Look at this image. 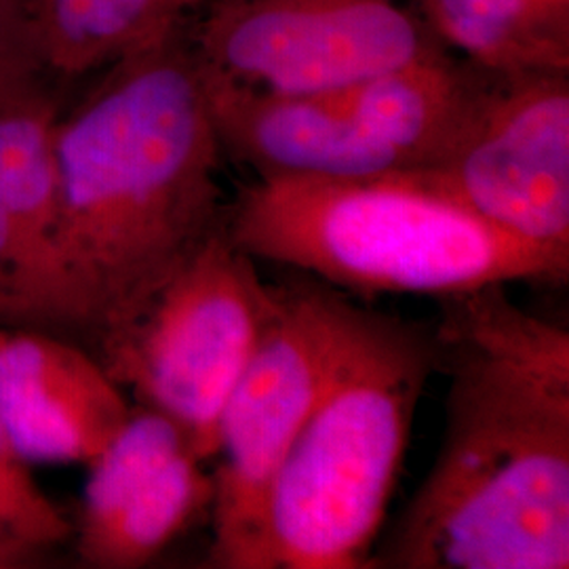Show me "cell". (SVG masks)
<instances>
[{
    "mask_svg": "<svg viewBox=\"0 0 569 569\" xmlns=\"http://www.w3.org/2000/svg\"><path fill=\"white\" fill-rule=\"evenodd\" d=\"M272 308L274 284L260 279L256 260L230 241L224 226L91 352L140 407L163 413L211 462L222 411Z\"/></svg>",
    "mask_w": 569,
    "mask_h": 569,
    "instance_id": "5",
    "label": "cell"
},
{
    "mask_svg": "<svg viewBox=\"0 0 569 569\" xmlns=\"http://www.w3.org/2000/svg\"><path fill=\"white\" fill-rule=\"evenodd\" d=\"M47 84L53 82L42 68L28 16L16 7L0 4V106Z\"/></svg>",
    "mask_w": 569,
    "mask_h": 569,
    "instance_id": "15",
    "label": "cell"
},
{
    "mask_svg": "<svg viewBox=\"0 0 569 569\" xmlns=\"http://www.w3.org/2000/svg\"><path fill=\"white\" fill-rule=\"evenodd\" d=\"M163 413L136 407L89 465L74 547L98 569L148 566L213 502V475Z\"/></svg>",
    "mask_w": 569,
    "mask_h": 569,
    "instance_id": "9",
    "label": "cell"
},
{
    "mask_svg": "<svg viewBox=\"0 0 569 569\" xmlns=\"http://www.w3.org/2000/svg\"><path fill=\"white\" fill-rule=\"evenodd\" d=\"M441 42L493 77L569 72V0H418Z\"/></svg>",
    "mask_w": 569,
    "mask_h": 569,
    "instance_id": "13",
    "label": "cell"
},
{
    "mask_svg": "<svg viewBox=\"0 0 569 569\" xmlns=\"http://www.w3.org/2000/svg\"><path fill=\"white\" fill-rule=\"evenodd\" d=\"M441 448L371 568H569V329L507 284L441 298Z\"/></svg>",
    "mask_w": 569,
    "mask_h": 569,
    "instance_id": "1",
    "label": "cell"
},
{
    "mask_svg": "<svg viewBox=\"0 0 569 569\" xmlns=\"http://www.w3.org/2000/svg\"><path fill=\"white\" fill-rule=\"evenodd\" d=\"M0 425V540L41 552L72 538L74 523L37 483Z\"/></svg>",
    "mask_w": 569,
    "mask_h": 569,
    "instance_id": "14",
    "label": "cell"
},
{
    "mask_svg": "<svg viewBox=\"0 0 569 569\" xmlns=\"http://www.w3.org/2000/svg\"><path fill=\"white\" fill-rule=\"evenodd\" d=\"M39 552L23 549L20 545L2 542L0 540V569L23 568L28 561H32Z\"/></svg>",
    "mask_w": 569,
    "mask_h": 569,
    "instance_id": "16",
    "label": "cell"
},
{
    "mask_svg": "<svg viewBox=\"0 0 569 569\" xmlns=\"http://www.w3.org/2000/svg\"><path fill=\"white\" fill-rule=\"evenodd\" d=\"M0 4L16 7V9H21V11L28 16V4H30V0H0Z\"/></svg>",
    "mask_w": 569,
    "mask_h": 569,
    "instance_id": "17",
    "label": "cell"
},
{
    "mask_svg": "<svg viewBox=\"0 0 569 569\" xmlns=\"http://www.w3.org/2000/svg\"><path fill=\"white\" fill-rule=\"evenodd\" d=\"M409 176L569 262V72L496 77L443 161Z\"/></svg>",
    "mask_w": 569,
    "mask_h": 569,
    "instance_id": "8",
    "label": "cell"
},
{
    "mask_svg": "<svg viewBox=\"0 0 569 569\" xmlns=\"http://www.w3.org/2000/svg\"><path fill=\"white\" fill-rule=\"evenodd\" d=\"M346 300L319 281L274 284V308L218 428L209 561L266 569L264 507L326 373Z\"/></svg>",
    "mask_w": 569,
    "mask_h": 569,
    "instance_id": "6",
    "label": "cell"
},
{
    "mask_svg": "<svg viewBox=\"0 0 569 569\" xmlns=\"http://www.w3.org/2000/svg\"><path fill=\"white\" fill-rule=\"evenodd\" d=\"M190 39L204 70L251 91L302 96L443 53L392 0H213Z\"/></svg>",
    "mask_w": 569,
    "mask_h": 569,
    "instance_id": "7",
    "label": "cell"
},
{
    "mask_svg": "<svg viewBox=\"0 0 569 569\" xmlns=\"http://www.w3.org/2000/svg\"><path fill=\"white\" fill-rule=\"evenodd\" d=\"M213 0H30L28 20L51 82L100 74L192 26Z\"/></svg>",
    "mask_w": 569,
    "mask_h": 569,
    "instance_id": "12",
    "label": "cell"
},
{
    "mask_svg": "<svg viewBox=\"0 0 569 569\" xmlns=\"http://www.w3.org/2000/svg\"><path fill=\"white\" fill-rule=\"evenodd\" d=\"M256 262L378 296L437 300L488 284L568 281L569 262L483 222L409 173L256 178L226 209Z\"/></svg>",
    "mask_w": 569,
    "mask_h": 569,
    "instance_id": "3",
    "label": "cell"
},
{
    "mask_svg": "<svg viewBox=\"0 0 569 569\" xmlns=\"http://www.w3.org/2000/svg\"><path fill=\"white\" fill-rule=\"evenodd\" d=\"M96 77L53 136L61 331L91 350L224 228L228 209L190 28Z\"/></svg>",
    "mask_w": 569,
    "mask_h": 569,
    "instance_id": "2",
    "label": "cell"
},
{
    "mask_svg": "<svg viewBox=\"0 0 569 569\" xmlns=\"http://www.w3.org/2000/svg\"><path fill=\"white\" fill-rule=\"evenodd\" d=\"M61 96L47 84L0 106V326L61 329Z\"/></svg>",
    "mask_w": 569,
    "mask_h": 569,
    "instance_id": "11",
    "label": "cell"
},
{
    "mask_svg": "<svg viewBox=\"0 0 569 569\" xmlns=\"http://www.w3.org/2000/svg\"><path fill=\"white\" fill-rule=\"evenodd\" d=\"M133 407L82 346L0 326V425L30 465H91Z\"/></svg>",
    "mask_w": 569,
    "mask_h": 569,
    "instance_id": "10",
    "label": "cell"
},
{
    "mask_svg": "<svg viewBox=\"0 0 569 569\" xmlns=\"http://www.w3.org/2000/svg\"><path fill=\"white\" fill-rule=\"evenodd\" d=\"M432 371V327L346 300L315 403L268 488L266 569L371 568Z\"/></svg>",
    "mask_w": 569,
    "mask_h": 569,
    "instance_id": "4",
    "label": "cell"
}]
</instances>
